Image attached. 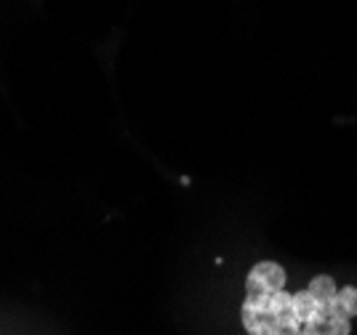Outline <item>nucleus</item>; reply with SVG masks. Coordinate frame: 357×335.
<instances>
[{"label": "nucleus", "instance_id": "1", "mask_svg": "<svg viewBox=\"0 0 357 335\" xmlns=\"http://www.w3.org/2000/svg\"><path fill=\"white\" fill-rule=\"evenodd\" d=\"M288 274L280 263L259 261L245 277V298L240 322L248 335H331L328 325L339 306V288L333 277H314L307 290H285Z\"/></svg>", "mask_w": 357, "mask_h": 335}, {"label": "nucleus", "instance_id": "2", "mask_svg": "<svg viewBox=\"0 0 357 335\" xmlns=\"http://www.w3.org/2000/svg\"><path fill=\"white\" fill-rule=\"evenodd\" d=\"M339 306L347 317H357V288L347 285V288H339Z\"/></svg>", "mask_w": 357, "mask_h": 335}]
</instances>
